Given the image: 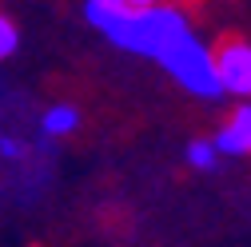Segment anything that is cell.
<instances>
[{"mask_svg": "<svg viewBox=\"0 0 251 247\" xmlns=\"http://www.w3.org/2000/svg\"><path fill=\"white\" fill-rule=\"evenodd\" d=\"M80 20L116 52L148 60L151 68H160L192 100H203V104L227 100L224 84L215 76L211 48L192 28V20L183 16V8L155 0L140 12H112L96 0H80Z\"/></svg>", "mask_w": 251, "mask_h": 247, "instance_id": "1", "label": "cell"}, {"mask_svg": "<svg viewBox=\"0 0 251 247\" xmlns=\"http://www.w3.org/2000/svg\"><path fill=\"white\" fill-rule=\"evenodd\" d=\"M211 60H215L219 84H224V96L251 100V40L243 36L219 40V48H211Z\"/></svg>", "mask_w": 251, "mask_h": 247, "instance_id": "2", "label": "cell"}, {"mask_svg": "<svg viewBox=\"0 0 251 247\" xmlns=\"http://www.w3.org/2000/svg\"><path fill=\"white\" fill-rule=\"evenodd\" d=\"M32 124H36V132H40L48 144L60 148V144H68V140L80 136L84 112H80V104H72V100H44V104H36Z\"/></svg>", "mask_w": 251, "mask_h": 247, "instance_id": "3", "label": "cell"}, {"mask_svg": "<svg viewBox=\"0 0 251 247\" xmlns=\"http://www.w3.org/2000/svg\"><path fill=\"white\" fill-rule=\"evenodd\" d=\"M224 160H251V100H239L231 116L211 132Z\"/></svg>", "mask_w": 251, "mask_h": 247, "instance_id": "4", "label": "cell"}, {"mask_svg": "<svg viewBox=\"0 0 251 247\" xmlns=\"http://www.w3.org/2000/svg\"><path fill=\"white\" fill-rule=\"evenodd\" d=\"M183 164L192 168L196 175H215L219 164H224V156H219V148L211 136H192L183 144Z\"/></svg>", "mask_w": 251, "mask_h": 247, "instance_id": "5", "label": "cell"}, {"mask_svg": "<svg viewBox=\"0 0 251 247\" xmlns=\"http://www.w3.org/2000/svg\"><path fill=\"white\" fill-rule=\"evenodd\" d=\"M20 48H24V28L4 4H0V64H12L20 56Z\"/></svg>", "mask_w": 251, "mask_h": 247, "instance_id": "6", "label": "cell"}, {"mask_svg": "<svg viewBox=\"0 0 251 247\" xmlns=\"http://www.w3.org/2000/svg\"><path fill=\"white\" fill-rule=\"evenodd\" d=\"M96 4H104V8H112V12H140V8H148V4H155V0H96Z\"/></svg>", "mask_w": 251, "mask_h": 247, "instance_id": "7", "label": "cell"}]
</instances>
